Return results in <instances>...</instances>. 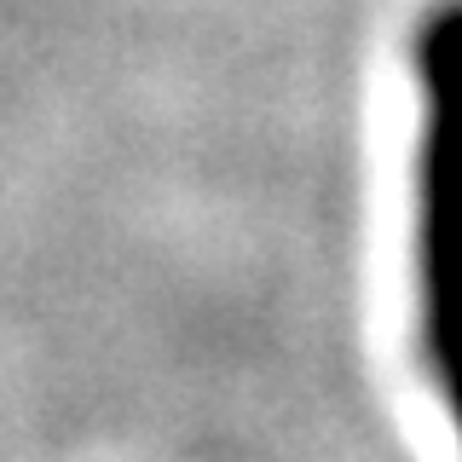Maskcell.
<instances>
[{
    "instance_id": "cell-1",
    "label": "cell",
    "mask_w": 462,
    "mask_h": 462,
    "mask_svg": "<svg viewBox=\"0 0 462 462\" xmlns=\"http://www.w3.org/2000/svg\"><path fill=\"white\" fill-rule=\"evenodd\" d=\"M422 139H416V295L422 353L462 451V0L428 12L416 35Z\"/></svg>"
}]
</instances>
